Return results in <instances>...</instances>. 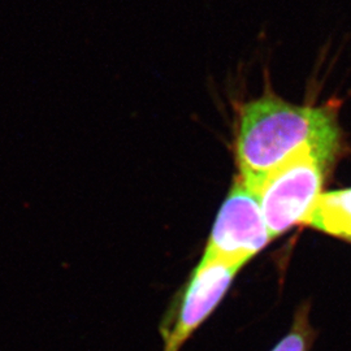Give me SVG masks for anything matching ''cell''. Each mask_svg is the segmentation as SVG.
Masks as SVG:
<instances>
[{
	"label": "cell",
	"mask_w": 351,
	"mask_h": 351,
	"mask_svg": "<svg viewBox=\"0 0 351 351\" xmlns=\"http://www.w3.org/2000/svg\"><path fill=\"white\" fill-rule=\"evenodd\" d=\"M304 146L335 164L342 134L333 107L295 106L271 94L242 106L236 159L239 178L250 190Z\"/></svg>",
	"instance_id": "1"
},
{
	"label": "cell",
	"mask_w": 351,
	"mask_h": 351,
	"mask_svg": "<svg viewBox=\"0 0 351 351\" xmlns=\"http://www.w3.org/2000/svg\"><path fill=\"white\" fill-rule=\"evenodd\" d=\"M243 265L201 262L194 269L177 304L175 317L160 328L163 351H180L194 330L213 314Z\"/></svg>",
	"instance_id": "4"
},
{
	"label": "cell",
	"mask_w": 351,
	"mask_h": 351,
	"mask_svg": "<svg viewBox=\"0 0 351 351\" xmlns=\"http://www.w3.org/2000/svg\"><path fill=\"white\" fill-rule=\"evenodd\" d=\"M313 337V329L308 323V310L301 308L294 319L293 328L272 351H307Z\"/></svg>",
	"instance_id": "6"
},
{
	"label": "cell",
	"mask_w": 351,
	"mask_h": 351,
	"mask_svg": "<svg viewBox=\"0 0 351 351\" xmlns=\"http://www.w3.org/2000/svg\"><path fill=\"white\" fill-rule=\"evenodd\" d=\"M304 226L351 242V188L323 193Z\"/></svg>",
	"instance_id": "5"
},
{
	"label": "cell",
	"mask_w": 351,
	"mask_h": 351,
	"mask_svg": "<svg viewBox=\"0 0 351 351\" xmlns=\"http://www.w3.org/2000/svg\"><path fill=\"white\" fill-rule=\"evenodd\" d=\"M271 239L256 195L237 176L217 213L201 262L245 265Z\"/></svg>",
	"instance_id": "3"
},
{
	"label": "cell",
	"mask_w": 351,
	"mask_h": 351,
	"mask_svg": "<svg viewBox=\"0 0 351 351\" xmlns=\"http://www.w3.org/2000/svg\"><path fill=\"white\" fill-rule=\"evenodd\" d=\"M332 165L304 146L285 159L251 189L256 195L271 239L304 226L320 198L326 171Z\"/></svg>",
	"instance_id": "2"
}]
</instances>
